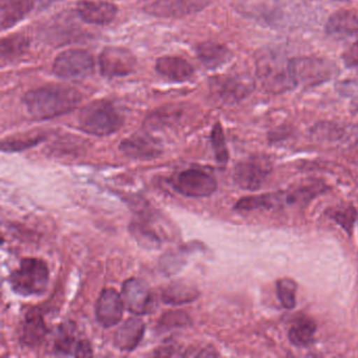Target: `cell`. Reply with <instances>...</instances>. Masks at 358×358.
<instances>
[{
    "mask_svg": "<svg viewBox=\"0 0 358 358\" xmlns=\"http://www.w3.org/2000/svg\"><path fill=\"white\" fill-rule=\"evenodd\" d=\"M257 73L262 85L272 94H282L297 87L291 59L278 52L267 51L257 60Z\"/></svg>",
    "mask_w": 358,
    "mask_h": 358,
    "instance_id": "obj_2",
    "label": "cell"
},
{
    "mask_svg": "<svg viewBox=\"0 0 358 358\" xmlns=\"http://www.w3.org/2000/svg\"><path fill=\"white\" fill-rule=\"evenodd\" d=\"M32 7L31 0H1V29L5 31L12 28L31 11Z\"/></svg>",
    "mask_w": 358,
    "mask_h": 358,
    "instance_id": "obj_23",
    "label": "cell"
},
{
    "mask_svg": "<svg viewBox=\"0 0 358 358\" xmlns=\"http://www.w3.org/2000/svg\"><path fill=\"white\" fill-rule=\"evenodd\" d=\"M199 296V291L194 285L185 282H173L162 292V301L167 305L180 306L190 303Z\"/></svg>",
    "mask_w": 358,
    "mask_h": 358,
    "instance_id": "obj_24",
    "label": "cell"
},
{
    "mask_svg": "<svg viewBox=\"0 0 358 358\" xmlns=\"http://www.w3.org/2000/svg\"><path fill=\"white\" fill-rule=\"evenodd\" d=\"M77 12L83 22L90 24L104 26L112 22L116 17V6L106 1L81 0L77 5Z\"/></svg>",
    "mask_w": 358,
    "mask_h": 358,
    "instance_id": "obj_16",
    "label": "cell"
},
{
    "mask_svg": "<svg viewBox=\"0 0 358 358\" xmlns=\"http://www.w3.org/2000/svg\"><path fill=\"white\" fill-rule=\"evenodd\" d=\"M345 131L343 127L331 122H320L312 129V135L318 139L337 141L343 139Z\"/></svg>",
    "mask_w": 358,
    "mask_h": 358,
    "instance_id": "obj_30",
    "label": "cell"
},
{
    "mask_svg": "<svg viewBox=\"0 0 358 358\" xmlns=\"http://www.w3.org/2000/svg\"><path fill=\"white\" fill-rule=\"evenodd\" d=\"M133 234L137 238V240L143 241L144 245H146L145 243H148V244L152 245V247L154 245L159 246V238L154 234H152L150 230L134 226Z\"/></svg>",
    "mask_w": 358,
    "mask_h": 358,
    "instance_id": "obj_33",
    "label": "cell"
},
{
    "mask_svg": "<svg viewBox=\"0 0 358 358\" xmlns=\"http://www.w3.org/2000/svg\"><path fill=\"white\" fill-rule=\"evenodd\" d=\"M211 89L224 102L234 103L245 99L255 89V83L246 75H223L213 79Z\"/></svg>",
    "mask_w": 358,
    "mask_h": 358,
    "instance_id": "obj_9",
    "label": "cell"
},
{
    "mask_svg": "<svg viewBox=\"0 0 358 358\" xmlns=\"http://www.w3.org/2000/svg\"><path fill=\"white\" fill-rule=\"evenodd\" d=\"M55 0H39V6L43 7V6H50L53 3Z\"/></svg>",
    "mask_w": 358,
    "mask_h": 358,
    "instance_id": "obj_34",
    "label": "cell"
},
{
    "mask_svg": "<svg viewBox=\"0 0 358 358\" xmlns=\"http://www.w3.org/2000/svg\"><path fill=\"white\" fill-rule=\"evenodd\" d=\"M171 185L188 198H205L211 196L217 188L215 178L201 169L181 171L171 180Z\"/></svg>",
    "mask_w": 358,
    "mask_h": 358,
    "instance_id": "obj_6",
    "label": "cell"
},
{
    "mask_svg": "<svg viewBox=\"0 0 358 358\" xmlns=\"http://www.w3.org/2000/svg\"><path fill=\"white\" fill-rule=\"evenodd\" d=\"M54 355L90 357L93 355L91 343L76 332L74 327L64 324L54 341Z\"/></svg>",
    "mask_w": 358,
    "mask_h": 358,
    "instance_id": "obj_12",
    "label": "cell"
},
{
    "mask_svg": "<svg viewBox=\"0 0 358 358\" xmlns=\"http://www.w3.org/2000/svg\"><path fill=\"white\" fill-rule=\"evenodd\" d=\"M272 171V165L266 158L253 157L238 163L234 169V183L244 190H257L265 184Z\"/></svg>",
    "mask_w": 358,
    "mask_h": 358,
    "instance_id": "obj_8",
    "label": "cell"
},
{
    "mask_svg": "<svg viewBox=\"0 0 358 358\" xmlns=\"http://www.w3.org/2000/svg\"><path fill=\"white\" fill-rule=\"evenodd\" d=\"M326 33L330 36L345 37L358 34V15L352 10H339L329 18L326 24Z\"/></svg>",
    "mask_w": 358,
    "mask_h": 358,
    "instance_id": "obj_18",
    "label": "cell"
},
{
    "mask_svg": "<svg viewBox=\"0 0 358 358\" xmlns=\"http://www.w3.org/2000/svg\"><path fill=\"white\" fill-rule=\"evenodd\" d=\"M123 119L114 104L106 100L92 102L79 114L81 131L97 137H106L116 133L122 127Z\"/></svg>",
    "mask_w": 358,
    "mask_h": 358,
    "instance_id": "obj_3",
    "label": "cell"
},
{
    "mask_svg": "<svg viewBox=\"0 0 358 358\" xmlns=\"http://www.w3.org/2000/svg\"><path fill=\"white\" fill-rule=\"evenodd\" d=\"M297 284L291 278H280L276 282V292L280 303L286 309H292L296 305Z\"/></svg>",
    "mask_w": 358,
    "mask_h": 358,
    "instance_id": "obj_28",
    "label": "cell"
},
{
    "mask_svg": "<svg viewBox=\"0 0 358 358\" xmlns=\"http://www.w3.org/2000/svg\"><path fill=\"white\" fill-rule=\"evenodd\" d=\"M291 66L297 87H317L330 80L336 72L333 62L314 56L292 58Z\"/></svg>",
    "mask_w": 358,
    "mask_h": 358,
    "instance_id": "obj_5",
    "label": "cell"
},
{
    "mask_svg": "<svg viewBox=\"0 0 358 358\" xmlns=\"http://www.w3.org/2000/svg\"><path fill=\"white\" fill-rule=\"evenodd\" d=\"M83 96L74 87L51 85L28 92L24 96L29 114L38 120H47L72 112Z\"/></svg>",
    "mask_w": 358,
    "mask_h": 358,
    "instance_id": "obj_1",
    "label": "cell"
},
{
    "mask_svg": "<svg viewBox=\"0 0 358 358\" xmlns=\"http://www.w3.org/2000/svg\"><path fill=\"white\" fill-rule=\"evenodd\" d=\"M122 295L115 289H104L96 303V318L104 328L116 326L122 320L124 312Z\"/></svg>",
    "mask_w": 358,
    "mask_h": 358,
    "instance_id": "obj_13",
    "label": "cell"
},
{
    "mask_svg": "<svg viewBox=\"0 0 358 358\" xmlns=\"http://www.w3.org/2000/svg\"><path fill=\"white\" fill-rule=\"evenodd\" d=\"M145 332V324L138 317H131L119 327L114 336L115 347L131 352L139 345Z\"/></svg>",
    "mask_w": 358,
    "mask_h": 358,
    "instance_id": "obj_17",
    "label": "cell"
},
{
    "mask_svg": "<svg viewBox=\"0 0 358 358\" xmlns=\"http://www.w3.org/2000/svg\"><path fill=\"white\" fill-rule=\"evenodd\" d=\"M29 47V41L22 35H13L1 41L0 45V57L1 62L14 60L22 56Z\"/></svg>",
    "mask_w": 358,
    "mask_h": 358,
    "instance_id": "obj_26",
    "label": "cell"
},
{
    "mask_svg": "<svg viewBox=\"0 0 358 358\" xmlns=\"http://www.w3.org/2000/svg\"><path fill=\"white\" fill-rule=\"evenodd\" d=\"M122 299L125 308L135 315H145L152 312L154 296L144 280L131 278L122 287Z\"/></svg>",
    "mask_w": 358,
    "mask_h": 358,
    "instance_id": "obj_11",
    "label": "cell"
},
{
    "mask_svg": "<svg viewBox=\"0 0 358 358\" xmlns=\"http://www.w3.org/2000/svg\"><path fill=\"white\" fill-rule=\"evenodd\" d=\"M50 280L49 267L45 261L35 257L22 259L20 267L9 278L11 288L22 296L41 295Z\"/></svg>",
    "mask_w": 358,
    "mask_h": 358,
    "instance_id": "obj_4",
    "label": "cell"
},
{
    "mask_svg": "<svg viewBox=\"0 0 358 358\" xmlns=\"http://www.w3.org/2000/svg\"><path fill=\"white\" fill-rule=\"evenodd\" d=\"M315 332V322L308 316H299L291 326L288 336L292 345L305 348L314 343Z\"/></svg>",
    "mask_w": 358,
    "mask_h": 358,
    "instance_id": "obj_25",
    "label": "cell"
},
{
    "mask_svg": "<svg viewBox=\"0 0 358 358\" xmlns=\"http://www.w3.org/2000/svg\"><path fill=\"white\" fill-rule=\"evenodd\" d=\"M203 8V0H150L145 11L158 17H183Z\"/></svg>",
    "mask_w": 358,
    "mask_h": 358,
    "instance_id": "obj_14",
    "label": "cell"
},
{
    "mask_svg": "<svg viewBox=\"0 0 358 358\" xmlns=\"http://www.w3.org/2000/svg\"><path fill=\"white\" fill-rule=\"evenodd\" d=\"M100 70L104 77H124L135 72L136 58L122 48L108 47L100 54Z\"/></svg>",
    "mask_w": 358,
    "mask_h": 358,
    "instance_id": "obj_10",
    "label": "cell"
},
{
    "mask_svg": "<svg viewBox=\"0 0 358 358\" xmlns=\"http://www.w3.org/2000/svg\"><path fill=\"white\" fill-rule=\"evenodd\" d=\"M211 144H213V152L217 162L220 164H226L229 159V154H228L223 129L220 122L215 123L211 131Z\"/></svg>",
    "mask_w": 358,
    "mask_h": 358,
    "instance_id": "obj_29",
    "label": "cell"
},
{
    "mask_svg": "<svg viewBox=\"0 0 358 358\" xmlns=\"http://www.w3.org/2000/svg\"><path fill=\"white\" fill-rule=\"evenodd\" d=\"M121 152L138 160H150L161 155L160 145L146 136H133L125 139L120 145Z\"/></svg>",
    "mask_w": 358,
    "mask_h": 358,
    "instance_id": "obj_19",
    "label": "cell"
},
{
    "mask_svg": "<svg viewBox=\"0 0 358 358\" xmlns=\"http://www.w3.org/2000/svg\"><path fill=\"white\" fill-rule=\"evenodd\" d=\"M47 324L41 310H29L20 328V339L27 347H36L45 341L48 334Z\"/></svg>",
    "mask_w": 358,
    "mask_h": 358,
    "instance_id": "obj_15",
    "label": "cell"
},
{
    "mask_svg": "<svg viewBox=\"0 0 358 358\" xmlns=\"http://www.w3.org/2000/svg\"><path fill=\"white\" fill-rule=\"evenodd\" d=\"M327 215L341 225L348 234H351L357 219V210L352 205H345L328 209Z\"/></svg>",
    "mask_w": 358,
    "mask_h": 358,
    "instance_id": "obj_27",
    "label": "cell"
},
{
    "mask_svg": "<svg viewBox=\"0 0 358 358\" xmlns=\"http://www.w3.org/2000/svg\"><path fill=\"white\" fill-rule=\"evenodd\" d=\"M43 141V136H34V137L26 138H11V139L3 140L1 143V148L3 152H20V150H28L32 146Z\"/></svg>",
    "mask_w": 358,
    "mask_h": 358,
    "instance_id": "obj_31",
    "label": "cell"
},
{
    "mask_svg": "<svg viewBox=\"0 0 358 358\" xmlns=\"http://www.w3.org/2000/svg\"><path fill=\"white\" fill-rule=\"evenodd\" d=\"M199 59L209 70H215L229 62L231 52L225 47L215 43H203L196 47Z\"/></svg>",
    "mask_w": 358,
    "mask_h": 358,
    "instance_id": "obj_22",
    "label": "cell"
},
{
    "mask_svg": "<svg viewBox=\"0 0 358 358\" xmlns=\"http://www.w3.org/2000/svg\"><path fill=\"white\" fill-rule=\"evenodd\" d=\"M156 71L169 80L183 83L192 78L194 70L189 62L177 56H164L156 62Z\"/></svg>",
    "mask_w": 358,
    "mask_h": 358,
    "instance_id": "obj_20",
    "label": "cell"
},
{
    "mask_svg": "<svg viewBox=\"0 0 358 358\" xmlns=\"http://www.w3.org/2000/svg\"><path fill=\"white\" fill-rule=\"evenodd\" d=\"M341 58L348 69H358V41L343 54Z\"/></svg>",
    "mask_w": 358,
    "mask_h": 358,
    "instance_id": "obj_32",
    "label": "cell"
},
{
    "mask_svg": "<svg viewBox=\"0 0 358 358\" xmlns=\"http://www.w3.org/2000/svg\"><path fill=\"white\" fill-rule=\"evenodd\" d=\"M94 57L83 50H69L56 57L53 64L54 74L60 78H85L93 73Z\"/></svg>",
    "mask_w": 358,
    "mask_h": 358,
    "instance_id": "obj_7",
    "label": "cell"
},
{
    "mask_svg": "<svg viewBox=\"0 0 358 358\" xmlns=\"http://www.w3.org/2000/svg\"><path fill=\"white\" fill-rule=\"evenodd\" d=\"M285 204H288V194L287 192H274V194H264L241 199L234 205V209L238 211L274 209L276 207L284 206Z\"/></svg>",
    "mask_w": 358,
    "mask_h": 358,
    "instance_id": "obj_21",
    "label": "cell"
}]
</instances>
